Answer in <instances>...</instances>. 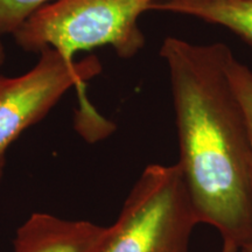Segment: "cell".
I'll use <instances>...</instances> for the list:
<instances>
[{
  "label": "cell",
  "mask_w": 252,
  "mask_h": 252,
  "mask_svg": "<svg viewBox=\"0 0 252 252\" xmlns=\"http://www.w3.org/2000/svg\"><path fill=\"white\" fill-rule=\"evenodd\" d=\"M219 252H239L237 249L231 247V245H228V244H223L222 245V249Z\"/></svg>",
  "instance_id": "cell-10"
},
{
  "label": "cell",
  "mask_w": 252,
  "mask_h": 252,
  "mask_svg": "<svg viewBox=\"0 0 252 252\" xmlns=\"http://www.w3.org/2000/svg\"><path fill=\"white\" fill-rule=\"evenodd\" d=\"M1 36L2 35H0V67H1V64L4 63V60H5V49H4V45H2Z\"/></svg>",
  "instance_id": "cell-9"
},
{
  "label": "cell",
  "mask_w": 252,
  "mask_h": 252,
  "mask_svg": "<svg viewBox=\"0 0 252 252\" xmlns=\"http://www.w3.org/2000/svg\"><path fill=\"white\" fill-rule=\"evenodd\" d=\"M231 54L222 42L175 36L160 49L180 147L176 165L195 213L241 251L252 245V138L226 72Z\"/></svg>",
  "instance_id": "cell-1"
},
{
  "label": "cell",
  "mask_w": 252,
  "mask_h": 252,
  "mask_svg": "<svg viewBox=\"0 0 252 252\" xmlns=\"http://www.w3.org/2000/svg\"><path fill=\"white\" fill-rule=\"evenodd\" d=\"M200 224L178 165H150L94 252H188Z\"/></svg>",
  "instance_id": "cell-3"
},
{
  "label": "cell",
  "mask_w": 252,
  "mask_h": 252,
  "mask_svg": "<svg viewBox=\"0 0 252 252\" xmlns=\"http://www.w3.org/2000/svg\"><path fill=\"white\" fill-rule=\"evenodd\" d=\"M157 0H54L41 7L13 34L21 48H53L74 61L82 50L112 47L128 59L145 45L138 20Z\"/></svg>",
  "instance_id": "cell-2"
},
{
  "label": "cell",
  "mask_w": 252,
  "mask_h": 252,
  "mask_svg": "<svg viewBox=\"0 0 252 252\" xmlns=\"http://www.w3.org/2000/svg\"><path fill=\"white\" fill-rule=\"evenodd\" d=\"M99 70L94 58L71 62L55 49L47 48L26 74L0 76V180L6 152L19 135L45 117L69 89L81 88Z\"/></svg>",
  "instance_id": "cell-4"
},
{
  "label": "cell",
  "mask_w": 252,
  "mask_h": 252,
  "mask_svg": "<svg viewBox=\"0 0 252 252\" xmlns=\"http://www.w3.org/2000/svg\"><path fill=\"white\" fill-rule=\"evenodd\" d=\"M151 9L219 25L252 46V0H157Z\"/></svg>",
  "instance_id": "cell-6"
},
{
  "label": "cell",
  "mask_w": 252,
  "mask_h": 252,
  "mask_svg": "<svg viewBox=\"0 0 252 252\" xmlns=\"http://www.w3.org/2000/svg\"><path fill=\"white\" fill-rule=\"evenodd\" d=\"M226 72L232 90L244 112L252 138V70L231 54L226 64Z\"/></svg>",
  "instance_id": "cell-7"
},
{
  "label": "cell",
  "mask_w": 252,
  "mask_h": 252,
  "mask_svg": "<svg viewBox=\"0 0 252 252\" xmlns=\"http://www.w3.org/2000/svg\"><path fill=\"white\" fill-rule=\"evenodd\" d=\"M105 231L88 220L35 213L18 229L14 252H94Z\"/></svg>",
  "instance_id": "cell-5"
},
{
  "label": "cell",
  "mask_w": 252,
  "mask_h": 252,
  "mask_svg": "<svg viewBox=\"0 0 252 252\" xmlns=\"http://www.w3.org/2000/svg\"><path fill=\"white\" fill-rule=\"evenodd\" d=\"M49 0H0V35L14 34Z\"/></svg>",
  "instance_id": "cell-8"
},
{
  "label": "cell",
  "mask_w": 252,
  "mask_h": 252,
  "mask_svg": "<svg viewBox=\"0 0 252 252\" xmlns=\"http://www.w3.org/2000/svg\"><path fill=\"white\" fill-rule=\"evenodd\" d=\"M239 252H252V245H250V247L243 249V250H241Z\"/></svg>",
  "instance_id": "cell-11"
}]
</instances>
